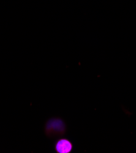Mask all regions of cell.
<instances>
[{"instance_id": "6da1fadb", "label": "cell", "mask_w": 136, "mask_h": 153, "mask_svg": "<svg viewBox=\"0 0 136 153\" xmlns=\"http://www.w3.org/2000/svg\"><path fill=\"white\" fill-rule=\"evenodd\" d=\"M66 126L64 121L59 118H52L45 125V134L49 137H62L65 134Z\"/></svg>"}, {"instance_id": "7a4b0ae2", "label": "cell", "mask_w": 136, "mask_h": 153, "mask_svg": "<svg viewBox=\"0 0 136 153\" xmlns=\"http://www.w3.org/2000/svg\"><path fill=\"white\" fill-rule=\"evenodd\" d=\"M54 149L57 153H70L73 149V144L69 139L61 138L55 142Z\"/></svg>"}]
</instances>
